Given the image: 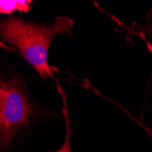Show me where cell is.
Returning <instances> with one entry per match:
<instances>
[{"label":"cell","instance_id":"cell-5","mask_svg":"<svg viewBox=\"0 0 152 152\" xmlns=\"http://www.w3.org/2000/svg\"><path fill=\"white\" fill-rule=\"evenodd\" d=\"M139 33L142 34V35H151L152 34V18H149L148 22L146 25L141 26L140 27Z\"/></svg>","mask_w":152,"mask_h":152},{"label":"cell","instance_id":"cell-6","mask_svg":"<svg viewBox=\"0 0 152 152\" xmlns=\"http://www.w3.org/2000/svg\"><path fill=\"white\" fill-rule=\"evenodd\" d=\"M139 123H140V125L142 126V128H143V129H145V130H146V131H147V132H148V133L149 134V136H150V137H152V130H151V129H148V127L144 126V125H143V124H141L140 122H139Z\"/></svg>","mask_w":152,"mask_h":152},{"label":"cell","instance_id":"cell-1","mask_svg":"<svg viewBox=\"0 0 152 152\" xmlns=\"http://www.w3.org/2000/svg\"><path fill=\"white\" fill-rule=\"evenodd\" d=\"M73 20L58 17L51 25L26 22L18 17L0 19V38L15 48L42 79L52 77L55 69L48 61L49 48L56 36L70 34Z\"/></svg>","mask_w":152,"mask_h":152},{"label":"cell","instance_id":"cell-3","mask_svg":"<svg viewBox=\"0 0 152 152\" xmlns=\"http://www.w3.org/2000/svg\"><path fill=\"white\" fill-rule=\"evenodd\" d=\"M31 3L28 0H0V14L10 15L16 11L26 13L31 9Z\"/></svg>","mask_w":152,"mask_h":152},{"label":"cell","instance_id":"cell-2","mask_svg":"<svg viewBox=\"0 0 152 152\" xmlns=\"http://www.w3.org/2000/svg\"><path fill=\"white\" fill-rule=\"evenodd\" d=\"M37 114V107L19 77L0 78V152L10 150Z\"/></svg>","mask_w":152,"mask_h":152},{"label":"cell","instance_id":"cell-4","mask_svg":"<svg viewBox=\"0 0 152 152\" xmlns=\"http://www.w3.org/2000/svg\"><path fill=\"white\" fill-rule=\"evenodd\" d=\"M58 88L59 93L61 94L62 96V100H63V112H64V116H65V120H66V137H65V140L62 144V146L54 151H48V152H72L71 150V147H70V137L72 135V129H71V125H70V121L69 118H68V115H67V109H66V94L64 92V90L62 89V88L58 84Z\"/></svg>","mask_w":152,"mask_h":152}]
</instances>
